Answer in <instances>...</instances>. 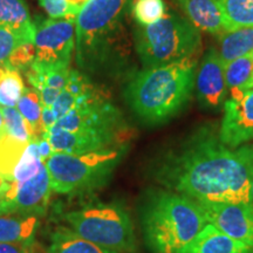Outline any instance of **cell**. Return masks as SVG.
Returning <instances> with one entry per match:
<instances>
[{
	"label": "cell",
	"instance_id": "obj_32",
	"mask_svg": "<svg viewBox=\"0 0 253 253\" xmlns=\"http://www.w3.org/2000/svg\"><path fill=\"white\" fill-rule=\"evenodd\" d=\"M75 104H77V96L63 89L61 93H60L59 97L56 99L54 104L52 106V110L53 113H54L56 120L67 115L71 110L75 108Z\"/></svg>",
	"mask_w": 253,
	"mask_h": 253
},
{
	"label": "cell",
	"instance_id": "obj_33",
	"mask_svg": "<svg viewBox=\"0 0 253 253\" xmlns=\"http://www.w3.org/2000/svg\"><path fill=\"white\" fill-rule=\"evenodd\" d=\"M41 7L46 11L49 18L59 19L66 17H74L69 11L66 0H39Z\"/></svg>",
	"mask_w": 253,
	"mask_h": 253
},
{
	"label": "cell",
	"instance_id": "obj_1",
	"mask_svg": "<svg viewBox=\"0 0 253 253\" xmlns=\"http://www.w3.org/2000/svg\"><path fill=\"white\" fill-rule=\"evenodd\" d=\"M253 144L231 148L218 132L199 129L155 161L151 177L194 201L251 203Z\"/></svg>",
	"mask_w": 253,
	"mask_h": 253
},
{
	"label": "cell",
	"instance_id": "obj_5",
	"mask_svg": "<svg viewBox=\"0 0 253 253\" xmlns=\"http://www.w3.org/2000/svg\"><path fill=\"white\" fill-rule=\"evenodd\" d=\"M126 145L84 155L54 151L46 161L50 188L62 195H86L102 189L121 163Z\"/></svg>",
	"mask_w": 253,
	"mask_h": 253
},
{
	"label": "cell",
	"instance_id": "obj_2",
	"mask_svg": "<svg viewBox=\"0 0 253 253\" xmlns=\"http://www.w3.org/2000/svg\"><path fill=\"white\" fill-rule=\"evenodd\" d=\"M132 0H90L75 20V60L81 71L103 74L119 69L130 48L125 20Z\"/></svg>",
	"mask_w": 253,
	"mask_h": 253
},
{
	"label": "cell",
	"instance_id": "obj_22",
	"mask_svg": "<svg viewBox=\"0 0 253 253\" xmlns=\"http://www.w3.org/2000/svg\"><path fill=\"white\" fill-rule=\"evenodd\" d=\"M226 32L253 25V0H218Z\"/></svg>",
	"mask_w": 253,
	"mask_h": 253
},
{
	"label": "cell",
	"instance_id": "obj_27",
	"mask_svg": "<svg viewBox=\"0 0 253 253\" xmlns=\"http://www.w3.org/2000/svg\"><path fill=\"white\" fill-rule=\"evenodd\" d=\"M24 91L25 86L20 72L8 67L0 82V107H17Z\"/></svg>",
	"mask_w": 253,
	"mask_h": 253
},
{
	"label": "cell",
	"instance_id": "obj_18",
	"mask_svg": "<svg viewBox=\"0 0 253 253\" xmlns=\"http://www.w3.org/2000/svg\"><path fill=\"white\" fill-rule=\"evenodd\" d=\"M39 217L33 214H0V243L34 244Z\"/></svg>",
	"mask_w": 253,
	"mask_h": 253
},
{
	"label": "cell",
	"instance_id": "obj_21",
	"mask_svg": "<svg viewBox=\"0 0 253 253\" xmlns=\"http://www.w3.org/2000/svg\"><path fill=\"white\" fill-rule=\"evenodd\" d=\"M226 86L230 96L244 94L253 88V53L225 65Z\"/></svg>",
	"mask_w": 253,
	"mask_h": 253
},
{
	"label": "cell",
	"instance_id": "obj_3",
	"mask_svg": "<svg viewBox=\"0 0 253 253\" xmlns=\"http://www.w3.org/2000/svg\"><path fill=\"white\" fill-rule=\"evenodd\" d=\"M197 67L195 55L161 67L143 68L126 84V102L148 125L168 122L191 99Z\"/></svg>",
	"mask_w": 253,
	"mask_h": 253
},
{
	"label": "cell",
	"instance_id": "obj_10",
	"mask_svg": "<svg viewBox=\"0 0 253 253\" xmlns=\"http://www.w3.org/2000/svg\"><path fill=\"white\" fill-rule=\"evenodd\" d=\"M52 191L48 170L43 163L37 175L28 181L5 183L0 190V214L45 216Z\"/></svg>",
	"mask_w": 253,
	"mask_h": 253
},
{
	"label": "cell",
	"instance_id": "obj_29",
	"mask_svg": "<svg viewBox=\"0 0 253 253\" xmlns=\"http://www.w3.org/2000/svg\"><path fill=\"white\" fill-rule=\"evenodd\" d=\"M37 49L34 43L26 42L17 47L12 54L9 55L7 62L5 63L8 67L17 69L19 72H26L36 60Z\"/></svg>",
	"mask_w": 253,
	"mask_h": 253
},
{
	"label": "cell",
	"instance_id": "obj_41",
	"mask_svg": "<svg viewBox=\"0 0 253 253\" xmlns=\"http://www.w3.org/2000/svg\"><path fill=\"white\" fill-rule=\"evenodd\" d=\"M250 202L253 205V172H252V178H251V189H250Z\"/></svg>",
	"mask_w": 253,
	"mask_h": 253
},
{
	"label": "cell",
	"instance_id": "obj_34",
	"mask_svg": "<svg viewBox=\"0 0 253 253\" xmlns=\"http://www.w3.org/2000/svg\"><path fill=\"white\" fill-rule=\"evenodd\" d=\"M61 91L62 90L56 89V88H52V87L41 88L39 90V94H40L41 104H42V107H49V108H52V106L54 104V102L59 97V95Z\"/></svg>",
	"mask_w": 253,
	"mask_h": 253
},
{
	"label": "cell",
	"instance_id": "obj_4",
	"mask_svg": "<svg viewBox=\"0 0 253 253\" xmlns=\"http://www.w3.org/2000/svg\"><path fill=\"white\" fill-rule=\"evenodd\" d=\"M138 214L151 253H176L208 224L197 202L167 189L148 190Z\"/></svg>",
	"mask_w": 253,
	"mask_h": 253
},
{
	"label": "cell",
	"instance_id": "obj_23",
	"mask_svg": "<svg viewBox=\"0 0 253 253\" xmlns=\"http://www.w3.org/2000/svg\"><path fill=\"white\" fill-rule=\"evenodd\" d=\"M28 143L17 140L5 130L0 134V175L11 182L14 168L17 167Z\"/></svg>",
	"mask_w": 253,
	"mask_h": 253
},
{
	"label": "cell",
	"instance_id": "obj_7",
	"mask_svg": "<svg viewBox=\"0 0 253 253\" xmlns=\"http://www.w3.org/2000/svg\"><path fill=\"white\" fill-rule=\"evenodd\" d=\"M82 238L122 253H136L138 243L130 213L119 202L84 205L63 214Z\"/></svg>",
	"mask_w": 253,
	"mask_h": 253
},
{
	"label": "cell",
	"instance_id": "obj_13",
	"mask_svg": "<svg viewBox=\"0 0 253 253\" xmlns=\"http://www.w3.org/2000/svg\"><path fill=\"white\" fill-rule=\"evenodd\" d=\"M195 88L199 103L208 109L224 106L229 93L225 79V65L217 49H210L204 55L196 72Z\"/></svg>",
	"mask_w": 253,
	"mask_h": 253
},
{
	"label": "cell",
	"instance_id": "obj_14",
	"mask_svg": "<svg viewBox=\"0 0 253 253\" xmlns=\"http://www.w3.org/2000/svg\"><path fill=\"white\" fill-rule=\"evenodd\" d=\"M56 153L69 155H84L125 145L121 141L109 136L87 131H67L61 129H50L43 134Z\"/></svg>",
	"mask_w": 253,
	"mask_h": 253
},
{
	"label": "cell",
	"instance_id": "obj_11",
	"mask_svg": "<svg viewBox=\"0 0 253 253\" xmlns=\"http://www.w3.org/2000/svg\"><path fill=\"white\" fill-rule=\"evenodd\" d=\"M197 203L204 211L208 223L253 250V205L251 203L208 201Z\"/></svg>",
	"mask_w": 253,
	"mask_h": 253
},
{
	"label": "cell",
	"instance_id": "obj_26",
	"mask_svg": "<svg viewBox=\"0 0 253 253\" xmlns=\"http://www.w3.org/2000/svg\"><path fill=\"white\" fill-rule=\"evenodd\" d=\"M130 11L138 26H148L162 19L167 7L163 0H132Z\"/></svg>",
	"mask_w": 253,
	"mask_h": 253
},
{
	"label": "cell",
	"instance_id": "obj_9",
	"mask_svg": "<svg viewBox=\"0 0 253 253\" xmlns=\"http://www.w3.org/2000/svg\"><path fill=\"white\" fill-rule=\"evenodd\" d=\"M75 20L77 17L49 18L36 25L34 62L42 66L69 67L73 52H75Z\"/></svg>",
	"mask_w": 253,
	"mask_h": 253
},
{
	"label": "cell",
	"instance_id": "obj_15",
	"mask_svg": "<svg viewBox=\"0 0 253 253\" xmlns=\"http://www.w3.org/2000/svg\"><path fill=\"white\" fill-rule=\"evenodd\" d=\"M176 253H253V250L208 223Z\"/></svg>",
	"mask_w": 253,
	"mask_h": 253
},
{
	"label": "cell",
	"instance_id": "obj_37",
	"mask_svg": "<svg viewBox=\"0 0 253 253\" xmlns=\"http://www.w3.org/2000/svg\"><path fill=\"white\" fill-rule=\"evenodd\" d=\"M56 121H58V120H56L52 108H49V107H42V113H41V125H42L45 134L54 126Z\"/></svg>",
	"mask_w": 253,
	"mask_h": 253
},
{
	"label": "cell",
	"instance_id": "obj_28",
	"mask_svg": "<svg viewBox=\"0 0 253 253\" xmlns=\"http://www.w3.org/2000/svg\"><path fill=\"white\" fill-rule=\"evenodd\" d=\"M1 112L5 132L24 143H30L33 138V131L20 112L15 107H1Z\"/></svg>",
	"mask_w": 253,
	"mask_h": 253
},
{
	"label": "cell",
	"instance_id": "obj_25",
	"mask_svg": "<svg viewBox=\"0 0 253 253\" xmlns=\"http://www.w3.org/2000/svg\"><path fill=\"white\" fill-rule=\"evenodd\" d=\"M42 164L43 162L39 155L36 138H32V141L25 149L20 161L18 162L17 167L14 168L11 182L14 181L18 183H24L28 181L32 177L37 175Z\"/></svg>",
	"mask_w": 253,
	"mask_h": 253
},
{
	"label": "cell",
	"instance_id": "obj_8",
	"mask_svg": "<svg viewBox=\"0 0 253 253\" xmlns=\"http://www.w3.org/2000/svg\"><path fill=\"white\" fill-rule=\"evenodd\" d=\"M52 129L95 132L114 137L123 143L129 132L121 112L104 99L102 94L71 110L59 119Z\"/></svg>",
	"mask_w": 253,
	"mask_h": 253
},
{
	"label": "cell",
	"instance_id": "obj_20",
	"mask_svg": "<svg viewBox=\"0 0 253 253\" xmlns=\"http://www.w3.org/2000/svg\"><path fill=\"white\" fill-rule=\"evenodd\" d=\"M217 52L224 65L253 53V25L221 34Z\"/></svg>",
	"mask_w": 253,
	"mask_h": 253
},
{
	"label": "cell",
	"instance_id": "obj_31",
	"mask_svg": "<svg viewBox=\"0 0 253 253\" xmlns=\"http://www.w3.org/2000/svg\"><path fill=\"white\" fill-rule=\"evenodd\" d=\"M65 90L69 91L75 96H81V95L89 94L95 89L86 75H82L81 73L75 71V69H71Z\"/></svg>",
	"mask_w": 253,
	"mask_h": 253
},
{
	"label": "cell",
	"instance_id": "obj_39",
	"mask_svg": "<svg viewBox=\"0 0 253 253\" xmlns=\"http://www.w3.org/2000/svg\"><path fill=\"white\" fill-rule=\"evenodd\" d=\"M7 66L5 63H0V82H1L2 79L6 75V72H7Z\"/></svg>",
	"mask_w": 253,
	"mask_h": 253
},
{
	"label": "cell",
	"instance_id": "obj_40",
	"mask_svg": "<svg viewBox=\"0 0 253 253\" xmlns=\"http://www.w3.org/2000/svg\"><path fill=\"white\" fill-rule=\"evenodd\" d=\"M4 131V116H2L1 107H0V134Z\"/></svg>",
	"mask_w": 253,
	"mask_h": 253
},
{
	"label": "cell",
	"instance_id": "obj_6",
	"mask_svg": "<svg viewBox=\"0 0 253 253\" xmlns=\"http://www.w3.org/2000/svg\"><path fill=\"white\" fill-rule=\"evenodd\" d=\"M135 47L143 68L161 67L195 56L201 47L199 31L188 19L167 11L148 26H136Z\"/></svg>",
	"mask_w": 253,
	"mask_h": 253
},
{
	"label": "cell",
	"instance_id": "obj_30",
	"mask_svg": "<svg viewBox=\"0 0 253 253\" xmlns=\"http://www.w3.org/2000/svg\"><path fill=\"white\" fill-rule=\"evenodd\" d=\"M25 41L13 31L0 26V63H6L12 52Z\"/></svg>",
	"mask_w": 253,
	"mask_h": 253
},
{
	"label": "cell",
	"instance_id": "obj_36",
	"mask_svg": "<svg viewBox=\"0 0 253 253\" xmlns=\"http://www.w3.org/2000/svg\"><path fill=\"white\" fill-rule=\"evenodd\" d=\"M36 141H37L38 150H39L41 160H42V162L45 163L46 161L50 157V155L54 153V150H53L52 145H50L49 141L47 140L46 136H41L39 138H36Z\"/></svg>",
	"mask_w": 253,
	"mask_h": 253
},
{
	"label": "cell",
	"instance_id": "obj_42",
	"mask_svg": "<svg viewBox=\"0 0 253 253\" xmlns=\"http://www.w3.org/2000/svg\"><path fill=\"white\" fill-rule=\"evenodd\" d=\"M7 182L6 181V179L4 178V177H2L1 175H0V190H1L2 188H4V185H5V183Z\"/></svg>",
	"mask_w": 253,
	"mask_h": 253
},
{
	"label": "cell",
	"instance_id": "obj_16",
	"mask_svg": "<svg viewBox=\"0 0 253 253\" xmlns=\"http://www.w3.org/2000/svg\"><path fill=\"white\" fill-rule=\"evenodd\" d=\"M177 4L199 32L220 36L226 33L225 20L218 0H178Z\"/></svg>",
	"mask_w": 253,
	"mask_h": 253
},
{
	"label": "cell",
	"instance_id": "obj_43",
	"mask_svg": "<svg viewBox=\"0 0 253 253\" xmlns=\"http://www.w3.org/2000/svg\"><path fill=\"white\" fill-rule=\"evenodd\" d=\"M176 1H178V0H176Z\"/></svg>",
	"mask_w": 253,
	"mask_h": 253
},
{
	"label": "cell",
	"instance_id": "obj_17",
	"mask_svg": "<svg viewBox=\"0 0 253 253\" xmlns=\"http://www.w3.org/2000/svg\"><path fill=\"white\" fill-rule=\"evenodd\" d=\"M0 26L13 31L25 42L33 43L36 24L24 0H0Z\"/></svg>",
	"mask_w": 253,
	"mask_h": 253
},
{
	"label": "cell",
	"instance_id": "obj_24",
	"mask_svg": "<svg viewBox=\"0 0 253 253\" xmlns=\"http://www.w3.org/2000/svg\"><path fill=\"white\" fill-rule=\"evenodd\" d=\"M18 110L23 118L31 126L33 131V138H39L45 134L42 125H41V113H42V104H41L40 94L33 87L25 88V91L17 104Z\"/></svg>",
	"mask_w": 253,
	"mask_h": 253
},
{
	"label": "cell",
	"instance_id": "obj_19",
	"mask_svg": "<svg viewBox=\"0 0 253 253\" xmlns=\"http://www.w3.org/2000/svg\"><path fill=\"white\" fill-rule=\"evenodd\" d=\"M48 253H122L82 238L68 226L53 231L47 248Z\"/></svg>",
	"mask_w": 253,
	"mask_h": 253
},
{
	"label": "cell",
	"instance_id": "obj_38",
	"mask_svg": "<svg viewBox=\"0 0 253 253\" xmlns=\"http://www.w3.org/2000/svg\"><path fill=\"white\" fill-rule=\"evenodd\" d=\"M66 1H67L69 11H71L72 15L77 17L79 12H80L90 0H66Z\"/></svg>",
	"mask_w": 253,
	"mask_h": 253
},
{
	"label": "cell",
	"instance_id": "obj_12",
	"mask_svg": "<svg viewBox=\"0 0 253 253\" xmlns=\"http://www.w3.org/2000/svg\"><path fill=\"white\" fill-rule=\"evenodd\" d=\"M218 135L220 141L231 148L253 141V88L225 101Z\"/></svg>",
	"mask_w": 253,
	"mask_h": 253
},
{
	"label": "cell",
	"instance_id": "obj_35",
	"mask_svg": "<svg viewBox=\"0 0 253 253\" xmlns=\"http://www.w3.org/2000/svg\"><path fill=\"white\" fill-rule=\"evenodd\" d=\"M0 253H34V244L0 243Z\"/></svg>",
	"mask_w": 253,
	"mask_h": 253
}]
</instances>
